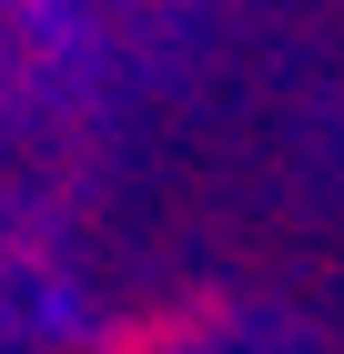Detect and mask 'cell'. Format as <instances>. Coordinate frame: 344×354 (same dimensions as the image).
Masks as SVG:
<instances>
[{"label":"cell","mask_w":344,"mask_h":354,"mask_svg":"<svg viewBox=\"0 0 344 354\" xmlns=\"http://www.w3.org/2000/svg\"><path fill=\"white\" fill-rule=\"evenodd\" d=\"M223 324H233V314H223L212 294H183V304H152V314H122L91 354H192V344H212Z\"/></svg>","instance_id":"6da1fadb"}]
</instances>
